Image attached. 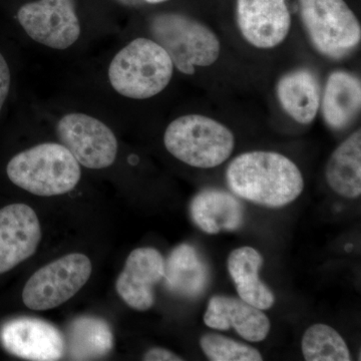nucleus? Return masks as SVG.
<instances>
[{"label": "nucleus", "mask_w": 361, "mask_h": 361, "mask_svg": "<svg viewBox=\"0 0 361 361\" xmlns=\"http://www.w3.org/2000/svg\"><path fill=\"white\" fill-rule=\"evenodd\" d=\"M164 272L165 260L160 252L152 247L135 249L116 280V292L133 310H149L155 303L154 289Z\"/></svg>", "instance_id": "nucleus-13"}, {"label": "nucleus", "mask_w": 361, "mask_h": 361, "mask_svg": "<svg viewBox=\"0 0 361 361\" xmlns=\"http://www.w3.org/2000/svg\"><path fill=\"white\" fill-rule=\"evenodd\" d=\"M142 360L146 361H180L184 360L179 355L166 348H155L145 353Z\"/></svg>", "instance_id": "nucleus-25"}, {"label": "nucleus", "mask_w": 361, "mask_h": 361, "mask_svg": "<svg viewBox=\"0 0 361 361\" xmlns=\"http://www.w3.org/2000/svg\"><path fill=\"white\" fill-rule=\"evenodd\" d=\"M92 274V262L80 253H71L37 270L26 282L23 300L32 310H49L70 300Z\"/></svg>", "instance_id": "nucleus-7"}, {"label": "nucleus", "mask_w": 361, "mask_h": 361, "mask_svg": "<svg viewBox=\"0 0 361 361\" xmlns=\"http://www.w3.org/2000/svg\"><path fill=\"white\" fill-rule=\"evenodd\" d=\"M263 262L262 255L256 249L244 246L230 253L227 268L239 298L259 310H266L274 305L275 295L259 277Z\"/></svg>", "instance_id": "nucleus-19"}, {"label": "nucleus", "mask_w": 361, "mask_h": 361, "mask_svg": "<svg viewBox=\"0 0 361 361\" xmlns=\"http://www.w3.org/2000/svg\"><path fill=\"white\" fill-rule=\"evenodd\" d=\"M320 104L323 120L330 129H346L360 113V78L345 71L330 73Z\"/></svg>", "instance_id": "nucleus-18"}, {"label": "nucleus", "mask_w": 361, "mask_h": 361, "mask_svg": "<svg viewBox=\"0 0 361 361\" xmlns=\"http://www.w3.org/2000/svg\"><path fill=\"white\" fill-rule=\"evenodd\" d=\"M203 320L212 329H234L242 338L250 342L264 341L271 329L269 318L263 310L231 296L211 297Z\"/></svg>", "instance_id": "nucleus-14"}, {"label": "nucleus", "mask_w": 361, "mask_h": 361, "mask_svg": "<svg viewBox=\"0 0 361 361\" xmlns=\"http://www.w3.org/2000/svg\"><path fill=\"white\" fill-rule=\"evenodd\" d=\"M304 30L315 51L341 59L360 44L361 26L344 0H297Z\"/></svg>", "instance_id": "nucleus-6"}, {"label": "nucleus", "mask_w": 361, "mask_h": 361, "mask_svg": "<svg viewBox=\"0 0 361 361\" xmlns=\"http://www.w3.org/2000/svg\"><path fill=\"white\" fill-rule=\"evenodd\" d=\"M301 349L307 361H350L348 344L336 329L327 324L311 325L304 332Z\"/></svg>", "instance_id": "nucleus-22"}, {"label": "nucleus", "mask_w": 361, "mask_h": 361, "mask_svg": "<svg viewBox=\"0 0 361 361\" xmlns=\"http://www.w3.org/2000/svg\"><path fill=\"white\" fill-rule=\"evenodd\" d=\"M228 187L235 196L266 208H282L302 194L300 169L282 154L253 151L234 159L226 171Z\"/></svg>", "instance_id": "nucleus-1"}, {"label": "nucleus", "mask_w": 361, "mask_h": 361, "mask_svg": "<svg viewBox=\"0 0 361 361\" xmlns=\"http://www.w3.org/2000/svg\"><path fill=\"white\" fill-rule=\"evenodd\" d=\"M163 279L169 291L194 299L205 292L210 281V270L203 256L194 246L180 244L165 261Z\"/></svg>", "instance_id": "nucleus-16"}, {"label": "nucleus", "mask_w": 361, "mask_h": 361, "mask_svg": "<svg viewBox=\"0 0 361 361\" xmlns=\"http://www.w3.org/2000/svg\"><path fill=\"white\" fill-rule=\"evenodd\" d=\"M40 239L39 220L30 206L11 204L0 209V274L32 257Z\"/></svg>", "instance_id": "nucleus-12"}, {"label": "nucleus", "mask_w": 361, "mask_h": 361, "mask_svg": "<svg viewBox=\"0 0 361 361\" xmlns=\"http://www.w3.org/2000/svg\"><path fill=\"white\" fill-rule=\"evenodd\" d=\"M173 73L172 59L160 44L137 39L116 54L109 68V80L121 96L146 99L163 92Z\"/></svg>", "instance_id": "nucleus-3"}, {"label": "nucleus", "mask_w": 361, "mask_h": 361, "mask_svg": "<svg viewBox=\"0 0 361 361\" xmlns=\"http://www.w3.org/2000/svg\"><path fill=\"white\" fill-rule=\"evenodd\" d=\"M190 216L201 231L216 235L239 230L245 221V208L235 195L208 188L192 199Z\"/></svg>", "instance_id": "nucleus-15"}, {"label": "nucleus", "mask_w": 361, "mask_h": 361, "mask_svg": "<svg viewBox=\"0 0 361 361\" xmlns=\"http://www.w3.org/2000/svg\"><path fill=\"white\" fill-rule=\"evenodd\" d=\"M0 341L11 355L27 360H59L66 351L61 331L37 318H16L4 323L0 329Z\"/></svg>", "instance_id": "nucleus-11"}, {"label": "nucleus", "mask_w": 361, "mask_h": 361, "mask_svg": "<svg viewBox=\"0 0 361 361\" xmlns=\"http://www.w3.org/2000/svg\"><path fill=\"white\" fill-rule=\"evenodd\" d=\"M9 89H11V71L6 59L0 54V111L6 103Z\"/></svg>", "instance_id": "nucleus-24"}, {"label": "nucleus", "mask_w": 361, "mask_h": 361, "mask_svg": "<svg viewBox=\"0 0 361 361\" xmlns=\"http://www.w3.org/2000/svg\"><path fill=\"white\" fill-rule=\"evenodd\" d=\"M18 20L30 39L54 49H68L80 35L73 0H39L20 7Z\"/></svg>", "instance_id": "nucleus-9"}, {"label": "nucleus", "mask_w": 361, "mask_h": 361, "mask_svg": "<svg viewBox=\"0 0 361 361\" xmlns=\"http://www.w3.org/2000/svg\"><path fill=\"white\" fill-rule=\"evenodd\" d=\"M149 32L172 59L174 68L185 75L196 66H212L219 59L220 40L200 21L180 13L157 14L149 21Z\"/></svg>", "instance_id": "nucleus-5"}, {"label": "nucleus", "mask_w": 361, "mask_h": 361, "mask_svg": "<svg viewBox=\"0 0 361 361\" xmlns=\"http://www.w3.org/2000/svg\"><path fill=\"white\" fill-rule=\"evenodd\" d=\"M278 101L295 122L310 125L317 115L322 101L319 80L308 68H297L279 78Z\"/></svg>", "instance_id": "nucleus-17"}, {"label": "nucleus", "mask_w": 361, "mask_h": 361, "mask_svg": "<svg viewBox=\"0 0 361 361\" xmlns=\"http://www.w3.org/2000/svg\"><path fill=\"white\" fill-rule=\"evenodd\" d=\"M59 141L80 165L104 169L115 163L118 141L113 130L94 116L68 114L56 126Z\"/></svg>", "instance_id": "nucleus-8"}, {"label": "nucleus", "mask_w": 361, "mask_h": 361, "mask_svg": "<svg viewBox=\"0 0 361 361\" xmlns=\"http://www.w3.org/2000/svg\"><path fill=\"white\" fill-rule=\"evenodd\" d=\"M147 2H149V4H161V2H165L168 1V0H146Z\"/></svg>", "instance_id": "nucleus-26"}, {"label": "nucleus", "mask_w": 361, "mask_h": 361, "mask_svg": "<svg viewBox=\"0 0 361 361\" xmlns=\"http://www.w3.org/2000/svg\"><path fill=\"white\" fill-rule=\"evenodd\" d=\"M327 184L339 196L357 199L361 195V132L356 130L341 142L325 167Z\"/></svg>", "instance_id": "nucleus-20"}, {"label": "nucleus", "mask_w": 361, "mask_h": 361, "mask_svg": "<svg viewBox=\"0 0 361 361\" xmlns=\"http://www.w3.org/2000/svg\"><path fill=\"white\" fill-rule=\"evenodd\" d=\"M65 344L70 360H99L113 350V331L104 319L82 316L71 323Z\"/></svg>", "instance_id": "nucleus-21"}, {"label": "nucleus", "mask_w": 361, "mask_h": 361, "mask_svg": "<svg viewBox=\"0 0 361 361\" xmlns=\"http://www.w3.org/2000/svg\"><path fill=\"white\" fill-rule=\"evenodd\" d=\"M242 37L257 49H273L286 39L291 14L286 0H236Z\"/></svg>", "instance_id": "nucleus-10"}, {"label": "nucleus", "mask_w": 361, "mask_h": 361, "mask_svg": "<svg viewBox=\"0 0 361 361\" xmlns=\"http://www.w3.org/2000/svg\"><path fill=\"white\" fill-rule=\"evenodd\" d=\"M6 173L14 185L42 197L68 193L82 177L75 157L56 142L37 145L14 156Z\"/></svg>", "instance_id": "nucleus-2"}, {"label": "nucleus", "mask_w": 361, "mask_h": 361, "mask_svg": "<svg viewBox=\"0 0 361 361\" xmlns=\"http://www.w3.org/2000/svg\"><path fill=\"white\" fill-rule=\"evenodd\" d=\"M164 144L169 153L183 163L211 169L222 165L232 155L235 137L226 126L213 118L186 115L168 126Z\"/></svg>", "instance_id": "nucleus-4"}, {"label": "nucleus", "mask_w": 361, "mask_h": 361, "mask_svg": "<svg viewBox=\"0 0 361 361\" xmlns=\"http://www.w3.org/2000/svg\"><path fill=\"white\" fill-rule=\"evenodd\" d=\"M204 355L212 361H261L258 349L218 334H206L200 338Z\"/></svg>", "instance_id": "nucleus-23"}]
</instances>
